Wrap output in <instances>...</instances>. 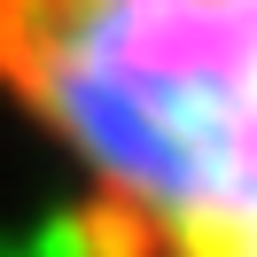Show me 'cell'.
I'll use <instances>...</instances> for the list:
<instances>
[{
  "label": "cell",
  "mask_w": 257,
  "mask_h": 257,
  "mask_svg": "<svg viewBox=\"0 0 257 257\" xmlns=\"http://www.w3.org/2000/svg\"><path fill=\"white\" fill-rule=\"evenodd\" d=\"M0 117L70 257H257V0H0Z\"/></svg>",
  "instance_id": "6da1fadb"
}]
</instances>
